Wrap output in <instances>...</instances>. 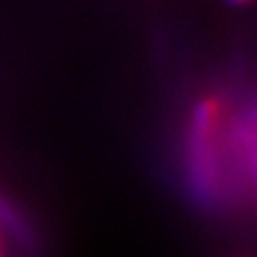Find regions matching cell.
Instances as JSON below:
<instances>
[{
	"label": "cell",
	"mask_w": 257,
	"mask_h": 257,
	"mask_svg": "<svg viewBox=\"0 0 257 257\" xmlns=\"http://www.w3.org/2000/svg\"><path fill=\"white\" fill-rule=\"evenodd\" d=\"M221 104L207 96L193 107L186 143V172L191 197L204 207H214L225 198L221 157Z\"/></svg>",
	"instance_id": "cell-1"
},
{
	"label": "cell",
	"mask_w": 257,
	"mask_h": 257,
	"mask_svg": "<svg viewBox=\"0 0 257 257\" xmlns=\"http://www.w3.org/2000/svg\"><path fill=\"white\" fill-rule=\"evenodd\" d=\"M0 223L11 232L15 239H18L22 245H29L32 241V234L27 229L24 218L16 213V209L0 195Z\"/></svg>",
	"instance_id": "cell-2"
},
{
	"label": "cell",
	"mask_w": 257,
	"mask_h": 257,
	"mask_svg": "<svg viewBox=\"0 0 257 257\" xmlns=\"http://www.w3.org/2000/svg\"><path fill=\"white\" fill-rule=\"evenodd\" d=\"M230 2H236V4H243V2H248V0H230Z\"/></svg>",
	"instance_id": "cell-3"
}]
</instances>
